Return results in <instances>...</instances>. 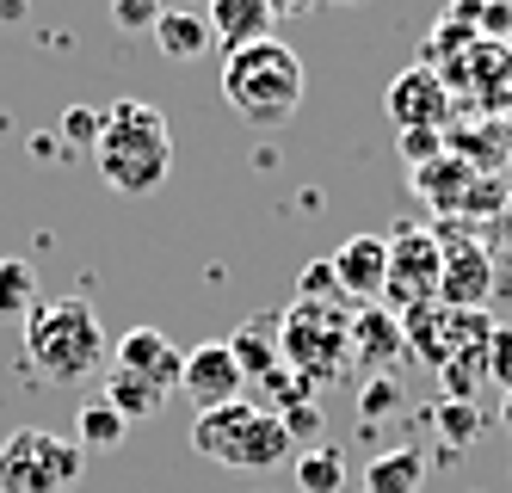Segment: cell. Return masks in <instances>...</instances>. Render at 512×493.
Masks as SVG:
<instances>
[{
    "label": "cell",
    "mask_w": 512,
    "mask_h": 493,
    "mask_svg": "<svg viewBox=\"0 0 512 493\" xmlns=\"http://www.w3.org/2000/svg\"><path fill=\"white\" fill-rule=\"evenodd\" d=\"M25 364L44 376V383H87L93 370L112 364V346H105V327L93 315V302L81 296H38V309L25 321Z\"/></svg>",
    "instance_id": "cell-1"
},
{
    "label": "cell",
    "mask_w": 512,
    "mask_h": 493,
    "mask_svg": "<svg viewBox=\"0 0 512 493\" xmlns=\"http://www.w3.org/2000/svg\"><path fill=\"white\" fill-rule=\"evenodd\" d=\"M93 167L118 198H142L155 192L173 167V130L149 99H118L105 111V130L93 142Z\"/></svg>",
    "instance_id": "cell-2"
},
{
    "label": "cell",
    "mask_w": 512,
    "mask_h": 493,
    "mask_svg": "<svg viewBox=\"0 0 512 493\" xmlns=\"http://www.w3.org/2000/svg\"><path fill=\"white\" fill-rule=\"evenodd\" d=\"M303 56L278 44V37H260V44H241L229 50L223 62V99L241 124L253 130H278L297 118V105H303Z\"/></svg>",
    "instance_id": "cell-3"
},
{
    "label": "cell",
    "mask_w": 512,
    "mask_h": 493,
    "mask_svg": "<svg viewBox=\"0 0 512 493\" xmlns=\"http://www.w3.org/2000/svg\"><path fill=\"white\" fill-rule=\"evenodd\" d=\"M290 426H284V413L260 407V401H223V407H204L198 420H192V450L210 463H223V469H253V475H266L278 463H290Z\"/></svg>",
    "instance_id": "cell-4"
},
{
    "label": "cell",
    "mask_w": 512,
    "mask_h": 493,
    "mask_svg": "<svg viewBox=\"0 0 512 493\" xmlns=\"http://www.w3.org/2000/svg\"><path fill=\"white\" fill-rule=\"evenodd\" d=\"M278 352L284 364L303 376V383H340V376L358 364L352 358V309L346 302H309L297 296L278 315Z\"/></svg>",
    "instance_id": "cell-5"
},
{
    "label": "cell",
    "mask_w": 512,
    "mask_h": 493,
    "mask_svg": "<svg viewBox=\"0 0 512 493\" xmlns=\"http://www.w3.org/2000/svg\"><path fill=\"white\" fill-rule=\"evenodd\" d=\"M87 450L75 438H56L44 426H19L0 444V493H62L75 487Z\"/></svg>",
    "instance_id": "cell-6"
},
{
    "label": "cell",
    "mask_w": 512,
    "mask_h": 493,
    "mask_svg": "<svg viewBox=\"0 0 512 493\" xmlns=\"http://www.w3.org/2000/svg\"><path fill=\"white\" fill-rule=\"evenodd\" d=\"M438 278H445V247H438V235L401 229L389 241V302L401 315H414L426 302H438Z\"/></svg>",
    "instance_id": "cell-7"
},
{
    "label": "cell",
    "mask_w": 512,
    "mask_h": 493,
    "mask_svg": "<svg viewBox=\"0 0 512 493\" xmlns=\"http://www.w3.org/2000/svg\"><path fill=\"white\" fill-rule=\"evenodd\" d=\"M112 370L142 376L149 389L173 395V389H179V376H186V352H179L161 327H130V333L118 339V346H112Z\"/></svg>",
    "instance_id": "cell-8"
},
{
    "label": "cell",
    "mask_w": 512,
    "mask_h": 493,
    "mask_svg": "<svg viewBox=\"0 0 512 493\" xmlns=\"http://www.w3.org/2000/svg\"><path fill=\"white\" fill-rule=\"evenodd\" d=\"M247 376L229 352V339H204V346L186 352V376H179V395H192V407H223V401H241Z\"/></svg>",
    "instance_id": "cell-9"
},
{
    "label": "cell",
    "mask_w": 512,
    "mask_h": 493,
    "mask_svg": "<svg viewBox=\"0 0 512 493\" xmlns=\"http://www.w3.org/2000/svg\"><path fill=\"white\" fill-rule=\"evenodd\" d=\"M383 105H389L395 130H438V124H445V111H451V93H445V81H438L432 68H408V74H395V81H389Z\"/></svg>",
    "instance_id": "cell-10"
},
{
    "label": "cell",
    "mask_w": 512,
    "mask_h": 493,
    "mask_svg": "<svg viewBox=\"0 0 512 493\" xmlns=\"http://www.w3.org/2000/svg\"><path fill=\"white\" fill-rule=\"evenodd\" d=\"M445 247V278H438V302L445 309H482L494 290V259L475 241H438Z\"/></svg>",
    "instance_id": "cell-11"
},
{
    "label": "cell",
    "mask_w": 512,
    "mask_h": 493,
    "mask_svg": "<svg viewBox=\"0 0 512 493\" xmlns=\"http://www.w3.org/2000/svg\"><path fill=\"white\" fill-rule=\"evenodd\" d=\"M334 278H340V296L346 302H377L389 290V241L383 235H352L340 253H334Z\"/></svg>",
    "instance_id": "cell-12"
},
{
    "label": "cell",
    "mask_w": 512,
    "mask_h": 493,
    "mask_svg": "<svg viewBox=\"0 0 512 493\" xmlns=\"http://www.w3.org/2000/svg\"><path fill=\"white\" fill-rule=\"evenodd\" d=\"M204 19H210V37L223 50H241V44L272 37V7H266V0H204Z\"/></svg>",
    "instance_id": "cell-13"
},
{
    "label": "cell",
    "mask_w": 512,
    "mask_h": 493,
    "mask_svg": "<svg viewBox=\"0 0 512 493\" xmlns=\"http://www.w3.org/2000/svg\"><path fill=\"white\" fill-rule=\"evenodd\" d=\"M401 346H408V327H401V315H389L383 302H364L352 315V358L358 364H395Z\"/></svg>",
    "instance_id": "cell-14"
},
{
    "label": "cell",
    "mask_w": 512,
    "mask_h": 493,
    "mask_svg": "<svg viewBox=\"0 0 512 493\" xmlns=\"http://www.w3.org/2000/svg\"><path fill=\"white\" fill-rule=\"evenodd\" d=\"M210 44H216V37H210V19H204V13L167 7V13L155 19V50H161L167 62H198Z\"/></svg>",
    "instance_id": "cell-15"
},
{
    "label": "cell",
    "mask_w": 512,
    "mask_h": 493,
    "mask_svg": "<svg viewBox=\"0 0 512 493\" xmlns=\"http://www.w3.org/2000/svg\"><path fill=\"white\" fill-rule=\"evenodd\" d=\"M124 432H130V420L105 401V395H93V401H81V413H75V444L81 450H93V457H112V450H124Z\"/></svg>",
    "instance_id": "cell-16"
},
{
    "label": "cell",
    "mask_w": 512,
    "mask_h": 493,
    "mask_svg": "<svg viewBox=\"0 0 512 493\" xmlns=\"http://www.w3.org/2000/svg\"><path fill=\"white\" fill-rule=\"evenodd\" d=\"M420 481H426V457L414 444L383 450V457H371V469H364V493H420Z\"/></svg>",
    "instance_id": "cell-17"
},
{
    "label": "cell",
    "mask_w": 512,
    "mask_h": 493,
    "mask_svg": "<svg viewBox=\"0 0 512 493\" xmlns=\"http://www.w3.org/2000/svg\"><path fill=\"white\" fill-rule=\"evenodd\" d=\"M229 352H235V364H241L247 383L272 376V370L284 364V352H278V321H247V327L229 339Z\"/></svg>",
    "instance_id": "cell-18"
},
{
    "label": "cell",
    "mask_w": 512,
    "mask_h": 493,
    "mask_svg": "<svg viewBox=\"0 0 512 493\" xmlns=\"http://www.w3.org/2000/svg\"><path fill=\"white\" fill-rule=\"evenodd\" d=\"M290 469H297L303 493H346V457H340V444H309Z\"/></svg>",
    "instance_id": "cell-19"
},
{
    "label": "cell",
    "mask_w": 512,
    "mask_h": 493,
    "mask_svg": "<svg viewBox=\"0 0 512 493\" xmlns=\"http://www.w3.org/2000/svg\"><path fill=\"white\" fill-rule=\"evenodd\" d=\"M105 401H112L118 413H124V420L136 426V420H155V413H161V389H149V383H142V376H124V370H105Z\"/></svg>",
    "instance_id": "cell-20"
},
{
    "label": "cell",
    "mask_w": 512,
    "mask_h": 493,
    "mask_svg": "<svg viewBox=\"0 0 512 493\" xmlns=\"http://www.w3.org/2000/svg\"><path fill=\"white\" fill-rule=\"evenodd\" d=\"M38 309V272L31 259H0V321H25Z\"/></svg>",
    "instance_id": "cell-21"
},
{
    "label": "cell",
    "mask_w": 512,
    "mask_h": 493,
    "mask_svg": "<svg viewBox=\"0 0 512 493\" xmlns=\"http://www.w3.org/2000/svg\"><path fill=\"white\" fill-rule=\"evenodd\" d=\"M438 432H445L451 444H469L475 432H482V413H475L469 401H457V395H445V407H438Z\"/></svg>",
    "instance_id": "cell-22"
},
{
    "label": "cell",
    "mask_w": 512,
    "mask_h": 493,
    "mask_svg": "<svg viewBox=\"0 0 512 493\" xmlns=\"http://www.w3.org/2000/svg\"><path fill=\"white\" fill-rule=\"evenodd\" d=\"M167 7H161V0H112V25L118 31H155V19H161Z\"/></svg>",
    "instance_id": "cell-23"
},
{
    "label": "cell",
    "mask_w": 512,
    "mask_h": 493,
    "mask_svg": "<svg viewBox=\"0 0 512 493\" xmlns=\"http://www.w3.org/2000/svg\"><path fill=\"white\" fill-rule=\"evenodd\" d=\"M463 179H469V167H457V161L438 155L432 167H420V192H445L438 204H451V192H463Z\"/></svg>",
    "instance_id": "cell-24"
},
{
    "label": "cell",
    "mask_w": 512,
    "mask_h": 493,
    "mask_svg": "<svg viewBox=\"0 0 512 493\" xmlns=\"http://www.w3.org/2000/svg\"><path fill=\"white\" fill-rule=\"evenodd\" d=\"M297 296H309V302H346L340 278H334V259H315L309 272H303V284H297Z\"/></svg>",
    "instance_id": "cell-25"
},
{
    "label": "cell",
    "mask_w": 512,
    "mask_h": 493,
    "mask_svg": "<svg viewBox=\"0 0 512 493\" xmlns=\"http://www.w3.org/2000/svg\"><path fill=\"white\" fill-rule=\"evenodd\" d=\"M401 155H408L414 167H432L438 155H445V142H438V130H401Z\"/></svg>",
    "instance_id": "cell-26"
},
{
    "label": "cell",
    "mask_w": 512,
    "mask_h": 493,
    "mask_svg": "<svg viewBox=\"0 0 512 493\" xmlns=\"http://www.w3.org/2000/svg\"><path fill=\"white\" fill-rule=\"evenodd\" d=\"M99 130H105V118H99V111H87V105H75V111L62 118V136H68V142H81V148H93Z\"/></svg>",
    "instance_id": "cell-27"
},
{
    "label": "cell",
    "mask_w": 512,
    "mask_h": 493,
    "mask_svg": "<svg viewBox=\"0 0 512 493\" xmlns=\"http://www.w3.org/2000/svg\"><path fill=\"white\" fill-rule=\"evenodd\" d=\"M284 426H290V438H297V444H303V438L315 444V438H321V407H315V401H297V407L284 413Z\"/></svg>",
    "instance_id": "cell-28"
},
{
    "label": "cell",
    "mask_w": 512,
    "mask_h": 493,
    "mask_svg": "<svg viewBox=\"0 0 512 493\" xmlns=\"http://www.w3.org/2000/svg\"><path fill=\"white\" fill-rule=\"evenodd\" d=\"M488 370L500 376V389H512V333L506 327H494V339H488Z\"/></svg>",
    "instance_id": "cell-29"
},
{
    "label": "cell",
    "mask_w": 512,
    "mask_h": 493,
    "mask_svg": "<svg viewBox=\"0 0 512 493\" xmlns=\"http://www.w3.org/2000/svg\"><path fill=\"white\" fill-rule=\"evenodd\" d=\"M401 395H395V383H389V376H377V383L371 389H364V420H377V413H389Z\"/></svg>",
    "instance_id": "cell-30"
},
{
    "label": "cell",
    "mask_w": 512,
    "mask_h": 493,
    "mask_svg": "<svg viewBox=\"0 0 512 493\" xmlns=\"http://www.w3.org/2000/svg\"><path fill=\"white\" fill-rule=\"evenodd\" d=\"M266 7H272V19H278V13H309L315 0H266Z\"/></svg>",
    "instance_id": "cell-31"
},
{
    "label": "cell",
    "mask_w": 512,
    "mask_h": 493,
    "mask_svg": "<svg viewBox=\"0 0 512 493\" xmlns=\"http://www.w3.org/2000/svg\"><path fill=\"white\" fill-rule=\"evenodd\" d=\"M500 420H506V426H512V389H506V401H500Z\"/></svg>",
    "instance_id": "cell-32"
},
{
    "label": "cell",
    "mask_w": 512,
    "mask_h": 493,
    "mask_svg": "<svg viewBox=\"0 0 512 493\" xmlns=\"http://www.w3.org/2000/svg\"><path fill=\"white\" fill-rule=\"evenodd\" d=\"M340 7H364V0H340Z\"/></svg>",
    "instance_id": "cell-33"
}]
</instances>
